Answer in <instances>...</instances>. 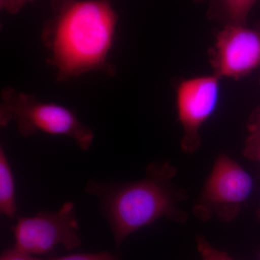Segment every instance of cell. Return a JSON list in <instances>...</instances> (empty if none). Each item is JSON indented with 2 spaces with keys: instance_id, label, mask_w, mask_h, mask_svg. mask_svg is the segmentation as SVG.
<instances>
[{
  "instance_id": "52a82bcc",
  "label": "cell",
  "mask_w": 260,
  "mask_h": 260,
  "mask_svg": "<svg viewBox=\"0 0 260 260\" xmlns=\"http://www.w3.org/2000/svg\"><path fill=\"white\" fill-rule=\"evenodd\" d=\"M213 74L239 80L260 68V31L246 25H224L209 51Z\"/></svg>"
},
{
  "instance_id": "7c38bea8",
  "label": "cell",
  "mask_w": 260,
  "mask_h": 260,
  "mask_svg": "<svg viewBox=\"0 0 260 260\" xmlns=\"http://www.w3.org/2000/svg\"><path fill=\"white\" fill-rule=\"evenodd\" d=\"M48 260H119L109 251L99 253H79L61 257L51 258Z\"/></svg>"
},
{
  "instance_id": "8992f818",
  "label": "cell",
  "mask_w": 260,
  "mask_h": 260,
  "mask_svg": "<svg viewBox=\"0 0 260 260\" xmlns=\"http://www.w3.org/2000/svg\"><path fill=\"white\" fill-rule=\"evenodd\" d=\"M220 80L213 74L200 75L181 79L176 85V110L182 128L184 153H194L201 145L202 126L218 107Z\"/></svg>"
},
{
  "instance_id": "ac0fdd59",
  "label": "cell",
  "mask_w": 260,
  "mask_h": 260,
  "mask_svg": "<svg viewBox=\"0 0 260 260\" xmlns=\"http://www.w3.org/2000/svg\"><path fill=\"white\" fill-rule=\"evenodd\" d=\"M258 217H259V218L260 219V210L258 211Z\"/></svg>"
},
{
  "instance_id": "5bb4252c",
  "label": "cell",
  "mask_w": 260,
  "mask_h": 260,
  "mask_svg": "<svg viewBox=\"0 0 260 260\" xmlns=\"http://www.w3.org/2000/svg\"><path fill=\"white\" fill-rule=\"evenodd\" d=\"M31 0H0L2 9L8 13H16L19 10Z\"/></svg>"
},
{
  "instance_id": "6da1fadb",
  "label": "cell",
  "mask_w": 260,
  "mask_h": 260,
  "mask_svg": "<svg viewBox=\"0 0 260 260\" xmlns=\"http://www.w3.org/2000/svg\"><path fill=\"white\" fill-rule=\"evenodd\" d=\"M117 21L108 0H54V13L42 39L57 79L95 71L112 74L108 58Z\"/></svg>"
},
{
  "instance_id": "ba28073f",
  "label": "cell",
  "mask_w": 260,
  "mask_h": 260,
  "mask_svg": "<svg viewBox=\"0 0 260 260\" xmlns=\"http://www.w3.org/2000/svg\"><path fill=\"white\" fill-rule=\"evenodd\" d=\"M257 0H210L208 17L223 25H246Z\"/></svg>"
},
{
  "instance_id": "3957f363",
  "label": "cell",
  "mask_w": 260,
  "mask_h": 260,
  "mask_svg": "<svg viewBox=\"0 0 260 260\" xmlns=\"http://www.w3.org/2000/svg\"><path fill=\"white\" fill-rule=\"evenodd\" d=\"M13 122L23 136L42 132L64 135L74 140L83 150H88L93 140V132L84 125L68 108L56 103L42 102L34 95L5 88L2 93L0 124Z\"/></svg>"
},
{
  "instance_id": "277c9868",
  "label": "cell",
  "mask_w": 260,
  "mask_h": 260,
  "mask_svg": "<svg viewBox=\"0 0 260 260\" xmlns=\"http://www.w3.org/2000/svg\"><path fill=\"white\" fill-rule=\"evenodd\" d=\"M253 187L249 173L226 154L220 153L195 203L193 214L200 220L215 218L232 221L239 215Z\"/></svg>"
},
{
  "instance_id": "d6986e66",
  "label": "cell",
  "mask_w": 260,
  "mask_h": 260,
  "mask_svg": "<svg viewBox=\"0 0 260 260\" xmlns=\"http://www.w3.org/2000/svg\"><path fill=\"white\" fill-rule=\"evenodd\" d=\"M259 85H260V75H259Z\"/></svg>"
},
{
  "instance_id": "9a60e30c",
  "label": "cell",
  "mask_w": 260,
  "mask_h": 260,
  "mask_svg": "<svg viewBox=\"0 0 260 260\" xmlns=\"http://www.w3.org/2000/svg\"><path fill=\"white\" fill-rule=\"evenodd\" d=\"M247 126L249 132H255L260 135V105L251 112Z\"/></svg>"
},
{
  "instance_id": "7a4b0ae2",
  "label": "cell",
  "mask_w": 260,
  "mask_h": 260,
  "mask_svg": "<svg viewBox=\"0 0 260 260\" xmlns=\"http://www.w3.org/2000/svg\"><path fill=\"white\" fill-rule=\"evenodd\" d=\"M177 172L170 162H154L141 180L126 184L88 181L85 191L100 200L116 247L130 234L159 218L185 223L187 213L178 205L187 199L188 194L172 184Z\"/></svg>"
},
{
  "instance_id": "9c48e42d",
  "label": "cell",
  "mask_w": 260,
  "mask_h": 260,
  "mask_svg": "<svg viewBox=\"0 0 260 260\" xmlns=\"http://www.w3.org/2000/svg\"><path fill=\"white\" fill-rule=\"evenodd\" d=\"M0 211L9 218L17 212L14 179L3 148L0 149Z\"/></svg>"
},
{
  "instance_id": "8fae6325",
  "label": "cell",
  "mask_w": 260,
  "mask_h": 260,
  "mask_svg": "<svg viewBox=\"0 0 260 260\" xmlns=\"http://www.w3.org/2000/svg\"><path fill=\"white\" fill-rule=\"evenodd\" d=\"M244 156L254 161L258 162L260 165V135L255 132H249L246 138L244 150Z\"/></svg>"
},
{
  "instance_id": "4fadbf2b",
  "label": "cell",
  "mask_w": 260,
  "mask_h": 260,
  "mask_svg": "<svg viewBox=\"0 0 260 260\" xmlns=\"http://www.w3.org/2000/svg\"><path fill=\"white\" fill-rule=\"evenodd\" d=\"M0 260H44L42 258L24 252V251L17 249L16 247L7 249L2 254Z\"/></svg>"
},
{
  "instance_id": "30bf717a",
  "label": "cell",
  "mask_w": 260,
  "mask_h": 260,
  "mask_svg": "<svg viewBox=\"0 0 260 260\" xmlns=\"http://www.w3.org/2000/svg\"><path fill=\"white\" fill-rule=\"evenodd\" d=\"M196 244L202 260H235L225 251L214 247L203 236H197Z\"/></svg>"
},
{
  "instance_id": "5b68a950",
  "label": "cell",
  "mask_w": 260,
  "mask_h": 260,
  "mask_svg": "<svg viewBox=\"0 0 260 260\" xmlns=\"http://www.w3.org/2000/svg\"><path fill=\"white\" fill-rule=\"evenodd\" d=\"M74 203L68 202L55 213L42 211L32 217H20L13 227L15 247L32 255L46 254L56 246L70 250L81 244Z\"/></svg>"
},
{
  "instance_id": "e0dca14e",
  "label": "cell",
  "mask_w": 260,
  "mask_h": 260,
  "mask_svg": "<svg viewBox=\"0 0 260 260\" xmlns=\"http://www.w3.org/2000/svg\"><path fill=\"white\" fill-rule=\"evenodd\" d=\"M195 3H204L205 1H210V0H192Z\"/></svg>"
},
{
  "instance_id": "2e32d148",
  "label": "cell",
  "mask_w": 260,
  "mask_h": 260,
  "mask_svg": "<svg viewBox=\"0 0 260 260\" xmlns=\"http://www.w3.org/2000/svg\"><path fill=\"white\" fill-rule=\"evenodd\" d=\"M255 28L257 29V30H259L260 31V20L257 22V23L256 24Z\"/></svg>"
}]
</instances>
